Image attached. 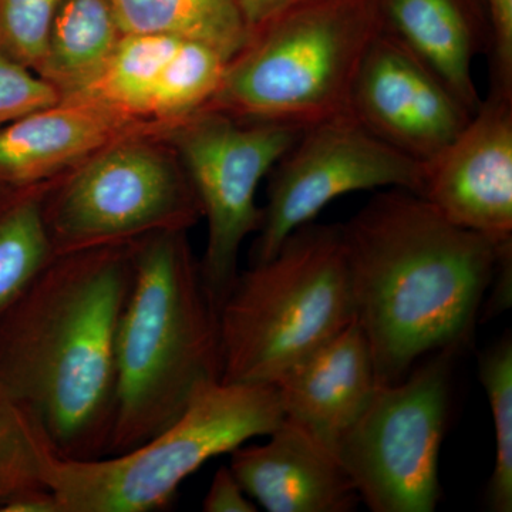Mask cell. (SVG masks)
<instances>
[{"instance_id": "d4e9b609", "label": "cell", "mask_w": 512, "mask_h": 512, "mask_svg": "<svg viewBox=\"0 0 512 512\" xmlns=\"http://www.w3.org/2000/svg\"><path fill=\"white\" fill-rule=\"evenodd\" d=\"M60 100L52 84L0 50V128Z\"/></svg>"}, {"instance_id": "52a82bcc", "label": "cell", "mask_w": 512, "mask_h": 512, "mask_svg": "<svg viewBox=\"0 0 512 512\" xmlns=\"http://www.w3.org/2000/svg\"><path fill=\"white\" fill-rule=\"evenodd\" d=\"M164 136L120 138L50 184L45 217L55 256L188 231L200 221L197 192Z\"/></svg>"}, {"instance_id": "ffe728a7", "label": "cell", "mask_w": 512, "mask_h": 512, "mask_svg": "<svg viewBox=\"0 0 512 512\" xmlns=\"http://www.w3.org/2000/svg\"><path fill=\"white\" fill-rule=\"evenodd\" d=\"M181 40L168 35H124L99 76L67 99L93 101L128 119L151 123L147 120L151 93Z\"/></svg>"}, {"instance_id": "7402d4cb", "label": "cell", "mask_w": 512, "mask_h": 512, "mask_svg": "<svg viewBox=\"0 0 512 512\" xmlns=\"http://www.w3.org/2000/svg\"><path fill=\"white\" fill-rule=\"evenodd\" d=\"M57 456L35 410L0 384V507L23 491L49 487Z\"/></svg>"}, {"instance_id": "44dd1931", "label": "cell", "mask_w": 512, "mask_h": 512, "mask_svg": "<svg viewBox=\"0 0 512 512\" xmlns=\"http://www.w3.org/2000/svg\"><path fill=\"white\" fill-rule=\"evenodd\" d=\"M227 64L211 46L181 40L151 93L147 120L175 127L207 109L220 89Z\"/></svg>"}, {"instance_id": "7a4b0ae2", "label": "cell", "mask_w": 512, "mask_h": 512, "mask_svg": "<svg viewBox=\"0 0 512 512\" xmlns=\"http://www.w3.org/2000/svg\"><path fill=\"white\" fill-rule=\"evenodd\" d=\"M131 282V244L56 255L0 316V384L35 410L60 457L109 454Z\"/></svg>"}, {"instance_id": "ac0fdd59", "label": "cell", "mask_w": 512, "mask_h": 512, "mask_svg": "<svg viewBox=\"0 0 512 512\" xmlns=\"http://www.w3.org/2000/svg\"><path fill=\"white\" fill-rule=\"evenodd\" d=\"M124 35L197 40L231 60L251 40L239 0H110Z\"/></svg>"}, {"instance_id": "2e32d148", "label": "cell", "mask_w": 512, "mask_h": 512, "mask_svg": "<svg viewBox=\"0 0 512 512\" xmlns=\"http://www.w3.org/2000/svg\"><path fill=\"white\" fill-rule=\"evenodd\" d=\"M382 28L446 84L471 114L481 100L473 67L488 35L466 0H379Z\"/></svg>"}, {"instance_id": "6da1fadb", "label": "cell", "mask_w": 512, "mask_h": 512, "mask_svg": "<svg viewBox=\"0 0 512 512\" xmlns=\"http://www.w3.org/2000/svg\"><path fill=\"white\" fill-rule=\"evenodd\" d=\"M342 227L353 311L377 382L406 379L421 356L460 348L508 244L456 227L414 192L376 195Z\"/></svg>"}, {"instance_id": "cb8c5ba5", "label": "cell", "mask_w": 512, "mask_h": 512, "mask_svg": "<svg viewBox=\"0 0 512 512\" xmlns=\"http://www.w3.org/2000/svg\"><path fill=\"white\" fill-rule=\"evenodd\" d=\"M62 0H0V50L37 74Z\"/></svg>"}, {"instance_id": "8fae6325", "label": "cell", "mask_w": 512, "mask_h": 512, "mask_svg": "<svg viewBox=\"0 0 512 512\" xmlns=\"http://www.w3.org/2000/svg\"><path fill=\"white\" fill-rule=\"evenodd\" d=\"M349 114L387 146L423 164L439 156L473 117L419 57L383 28L357 69Z\"/></svg>"}, {"instance_id": "9a60e30c", "label": "cell", "mask_w": 512, "mask_h": 512, "mask_svg": "<svg viewBox=\"0 0 512 512\" xmlns=\"http://www.w3.org/2000/svg\"><path fill=\"white\" fill-rule=\"evenodd\" d=\"M274 386L285 419L335 453L379 386L369 342L356 319L286 370Z\"/></svg>"}, {"instance_id": "83f0119b", "label": "cell", "mask_w": 512, "mask_h": 512, "mask_svg": "<svg viewBox=\"0 0 512 512\" xmlns=\"http://www.w3.org/2000/svg\"><path fill=\"white\" fill-rule=\"evenodd\" d=\"M315 2L319 0H239V6L252 37L285 13Z\"/></svg>"}, {"instance_id": "277c9868", "label": "cell", "mask_w": 512, "mask_h": 512, "mask_svg": "<svg viewBox=\"0 0 512 512\" xmlns=\"http://www.w3.org/2000/svg\"><path fill=\"white\" fill-rule=\"evenodd\" d=\"M355 319L340 225L293 231L239 272L221 305V382L275 384Z\"/></svg>"}, {"instance_id": "d6986e66", "label": "cell", "mask_w": 512, "mask_h": 512, "mask_svg": "<svg viewBox=\"0 0 512 512\" xmlns=\"http://www.w3.org/2000/svg\"><path fill=\"white\" fill-rule=\"evenodd\" d=\"M53 181L0 185V316L55 256L45 217L46 192Z\"/></svg>"}, {"instance_id": "4316f807", "label": "cell", "mask_w": 512, "mask_h": 512, "mask_svg": "<svg viewBox=\"0 0 512 512\" xmlns=\"http://www.w3.org/2000/svg\"><path fill=\"white\" fill-rule=\"evenodd\" d=\"M202 510L205 512H255L258 507L238 483L229 467L218 468L210 490L205 495Z\"/></svg>"}, {"instance_id": "8992f818", "label": "cell", "mask_w": 512, "mask_h": 512, "mask_svg": "<svg viewBox=\"0 0 512 512\" xmlns=\"http://www.w3.org/2000/svg\"><path fill=\"white\" fill-rule=\"evenodd\" d=\"M284 419L274 384L220 380L201 390L177 420L140 446L94 460L57 456L47 484L60 512L161 511L211 458L269 436Z\"/></svg>"}, {"instance_id": "f1b7e54d", "label": "cell", "mask_w": 512, "mask_h": 512, "mask_svg": "<svg viewBox=\"0 0 512 512\" xmlns=\"http://www.w3.org/2000/svg\"><path fill=\"white\" fill-rule=\"evenodd\" d=\"M0 512H60V507L52 488L39 487L10 498Z\"/></svg>"}, {"instance_id": "f546056e", "label": "cell", "mask_w": 512, "mask_h": 512, "mask_svg": "<svg viewBox=\"0 0 512 512\" xmlns=\"http://www.w3.org/2000/svg\"><path fill=\"white\" fill-rule=\"evenodd\" d=\"M494 291L491 292L490 303H488V313L504 311L511 305V285H512V247L505 249L498 259L497 268H495L493 281Z\"/></svg>"}, {"instance_id": "ba28073f", "label": "cell", "mask_w": 512, "mask_h": 512, "mask_svg": "<svg viewBox=\"0 0 512 512\" xmlns=\"http://www.w3.org/2000/svg\"><path fill=\"white\" fill-rule=\"evenodd\" d=\"M454 350H440L400 382L379 384L339 440L336 457L370 511L436 510Z\"/></svg>"}, {"instance_id": "9c48e42d", "label": "cell", "mask_w": 512, "mask_h": 512, "mask_svg": "<svg viewBox=\"0 0 512 512\" xmlns=\"http://www.w3.org/2000/svg\"><path fill=\"white\" fill-rule=\"evenodd\" d=\"M288 124L242 121L201 110L168 131L207 218L202 278L221 309L239 274L242 244L258 231L261 208L256 191L262 180L301 136Z\"/></svg>"}, {"instance_id": "5b68a950", "label": "cell", "mask_w": 512, "mask_h": 512, "mask_svg": "<svg viewBox=\"0 0 512 512\" xmlns=\"http://www.w3.org/2000/svg\"><path fill=\"white\" fill-rule=\"evenodd\" d=\"M380 29L379 0H319L291 10L229 60L207 109L301 128L349 114L357 69Z\"/></svg>"}, {"instance_id": "484cf974", "label": "cell", "mask_w": 512, "mask_h": 512, "mask_svg": "<svg viewBox=\"0 0 512 512\" xmlns=\"http://www.w3.org/2000/svg\"><path fill=\"white\" fill-rule=\"evenodd\" d=\"M490 53V93L512 99V0H484Z\"/></svg>"}, {"instance_id": "7c38bea8", "label": "cell", "mask_w": 512, "mask_h": 512, "mask_svg": "<svg viewBox=\"0 0 512 512\" xmlns=\"http://www.w3.org/2000/svg\"><path fill=\"white\" fill-rule=\"evenodd\" d=\"M420 197L456 227L512 242V99L488 94L463 131L424 164Z\"/></svg>"}, {"instance_id": "603a6c76", "label": "cell", "mask_w": 512, "mask_h": 512, "mask_svg": "<svg viewBox=\"0 0 512 512\" xmlns=\"http://www.w3.org/2000/svg\"><path fill=\"white\" fill-rule=\"evenodd\" d=\"M483 383L495 430V464L487 488L491 511H512V339L510 332L480 359Z\"/></svg>"}, {"instance_id": "30bf717a", "label": "cell", "mask_w": 512, "mask_h": 512, "mask_svg": "<svg viewBox=\"0 0 512 512\" xmlns=\"http://www.w3.org/2000/svg\"><path fill=\"white\" fill-rule=\"evenodd\" d=\"M266 205L249 261L274 258L286 238L315 221L336 198L356 191L399 188L420 195L424 164L373 136L350 114L303 128L271 170Z\"/></svg>"}, {"instance_id": "5bb4252c", "label": "cell", "mask_w": 512, "mask_h": 512, "mask_svg": "<svg viewBox=\"0 0 512 512\" xmlns=\"http://www.w3.org/2000/svg\"><path fill=\"white\" fill-rule=\"evenodd\" d=\"M167 130L93 101L63 99L0 128V185L49 183L120 138Z\"/></svg>"}, {"instance_id": "e0dca14e", "label": "cell", "mask_w": 512, "mask_h": 512, "mask_svg": "<svg viewBox=\"0 0 512 512\" xmlns=\"http://www.w3.org/2000/svg\"><path fill=\"white\" fill-rule=\"evenodd\" d=\"M123 36L110 0H62L37 74L62 99L72 97L99 76Z\"/></svg>"}, {"instance_id": "4fadbf2b", "label": "cell", "mask_w": 512, "mask_h": 512, "mask_svg": "<svg viewBox=\"0 0 512 512\" xmlns=\"http://www.w3.org/2000/svg\"><path fill=\"white\" fill-rule=\"evenodd\" d=\"M268 437L229 453V468L256 505L269 512L355 510L359 493L333 451L286 419Z\"/></svg>"}, {"instance_id": "3957f363", "label": "cell", "mask_w": 512, "mask_h": 512, "mask_svg": "<svg viewBox=\"0 0 512 512\" xmlns=\"http://www.w3.org/2000/svg\"><path fill=\"white\" fill-rule=\"evenodd\" d=\"M133 282L116 343L109 454L140 446L177 420L222 375L220 309L187 231L131 242Z\"/></svg>"}]
</instances>
